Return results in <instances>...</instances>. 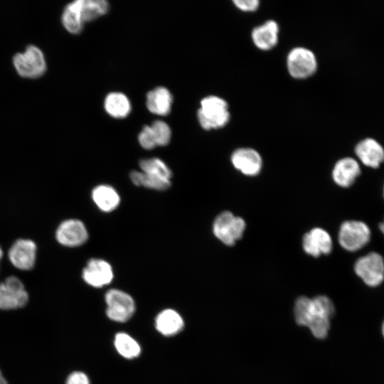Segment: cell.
<instances>
[{"label": "cell", "mask_w": 384, "mask_h": 384, "mask_svg": "<svg viewBox=\"0 0 384 384\" xmlns=\"http://www.w3.org/2000/svg\"><path fill=\"white\" fill-rule=\"evenodd\" d=\"M379 229L381 231V233L384 235V220L380 223Z\"/></svg>", "instance_id": "obj_32"}, {"label": "cell", "mask_w": 384, "mask_h": 384, "mask_svg": "<svg viewBox=\"0 0 384 384\" xmlns=\"http://www.w3.org/2000/svg\"><path fill=\"white\" fill-rule=\"evenodd\" d=\"M358 162L351 157L339 159L332 170L334 181L339 186L348 188L351 186L361 174Z\"/></svg>", "instance_id": "obj_16"}, {"label": "cell", "mask_w": 384, "mask_h": 384, "mask_svg": "<svg viewBox=\"0 0 384 384\" xmlns=\"http://www.w3.org/2000/svg\"><path fill=\"white\" fill-rule=\"evenodd\" d=\"M132 183L138 186H143L156 191H164L171 185V181H166L151 176L142 171H133L130 173Z\"/></svg>", "instance_id": "obj_25"}, {"label": "cell", "mask_w": 384, "mask_h": 384, "mask_svg": "<svg viewBox=\"0 0 384 384\" xmlns=\"http://www.w3.org/2000/svg\"><path fill=\"white\" fill-rule=\"evenodd\" d=\"M106 112L114 118H124L131 111V104L127 97L118 92L109 93L104 102Z\"/></svg>", "instance_id": "obj_21"}, {"label": "cell", "mask_w": 384, "mask_h": 384, "mask_svg": "<svg viewBox=\"0 0 384 384\" xmlns=\"http://www.w3.org/2000/svg\"><path fill=\"white\" fill-rule=\"evenodd\" d=\"M354 271L366 285L378 287L384 281V259L378 252H369L356 260Z\"/></svg>", "instance_id": "obj_6"}, {"label": "cell", "mask_w": 384, "mask_h": 384, "mask_svg": "<svg viewBox=\"0 0 384 384\" xmlns=\"http://www.w3.org/2000/svg\"><path fill=\"white\" fill-rule=\"evenodd\" d=\"M82 277L87 284L100 288L112 282L114 273L108 262L102 259L92 258L84 267Z\"/></svg>", "instance_id": "obj_12"}, {"label": "cell", "mask_w": 384, "mask_h": 384, "mask_svg": "<svg viewBox=\"0 0 384 384\" xmlns=\"http://www.w3.org/2000/svg\"><path fill=\"white\" fill-rule=\"evenodd\" d=\"M62 23L70 33L76 34L81 31L84 21L80 12V0L72 1L66 5L62 14Z\"/></svg>", "instance_id": "obj_22"}, {"label": "cell", "mask_w": 384, "mask_h": 384, "mask_svg": "<svg viewBox=\"0 0 384 384\" xmlns=\"http://www.w3.org/2000/svg\"><path fill=\"white\" fill-rule=\"evenodd\" d=\"M197 115L201 126L206 130L223 127L230 117L227 101L215 95L207 96L201 100Z\"/></svg>", "instance_id": "obj_2"}, {"label": "cell", "mask_w": 384, "mask_h": 384, "mask_svg": "<svg viewBox=\"0 0 384 384\" xmlns=\"http://www.w3.org/2000/svg\"><path fill=\"white\" fill-rule=\"evenodd\" d=\"M383 197H384V186H383Z\"/></svg>", "instance_id": "obj_35"}, {"label": "cell", "mask_w": 384, "mask_h": 384, "mask_svg": "<svg viewBox=\"0 0 384 384\" xmlns=\"http://www.w3.org/2000/svg\"><path fill=\"white\" fill-rule=\"evenodd\" d=\"M381 332H382V335H383V338H384V321H383V324H382V326H381Z\"/></svg>", "instance_id": "obj_34"}, {"label": "cell", "mask_w": 384, "mask_h": 384, "mask_svg": "<svg viewBox=\"0 0 384 384\" xmlns=\"http://www.w3.org/2000/svg\"><path fill=\"white\" fill-rule=\"evenodd\" d=\"M12 61L17 73L25 78H38L47 68L43 51L34 45H29L23 52L15 54Z\"/></svg>", "instance_id": "obj_3"}, {"label": "cell", "mask_w": 384, "mask_h": 384, "mask_svg": "<svg viewBox=\"0 0 384 384\" xmlns=\"http://www.w3.org/2000/svg\"><path fill=\"white\" fill-rule=\"evenodd\" d=\"M287 68L292 78L306 79L316 71L317 60L311 50L304 47H295L287 55Z\"/></svg>", "instance_id": "obj_7"}, {"label": "cell", "mask_w": 384, "mask_h": 384, "mask_svg": "<svg viewBox=\"0 0 384 384\" xmlns=\"http://www.w3.org/2000/svg\"><path fill=\"white\" fill-rule=\"evenodd\" d=\"M368 225L360 220H346L340 226L338 240L346 250L355 252L366 246L370 240Z\"/></svg>", "instance_id": "obj_4"}, {"label": "cell", "mask_w": 384, "mask_h": 384, "mask_svg": "<svg viewBox=\"0 0 384 384\" xmlns=\"http://www.w3.org/2000/svg\"><path fill=\"white\" fill-rule=\"evenodd\" d=\"M245 229V220L230 211L220 213L213 224V234L226 245H235L242 238Z\"/></svg>", "instance_id": "obj_5"}, {"label": "cell", "mask_w": 384, "mask_h": 384, "mask_svg": "<svg viewBox=\"0 0 384 384\" xmlns=\"http://www.w3.org/2000/svg\"><path fill=\"white\" fill-rule=\"evenodd\" d=\"M230 160L235 169L248 176L257 175L262 167L260 154L252 148L237 149L233 152Z\"/></svg>", "instance_id": "obj_13"}, {"label": "cell", "mask_w": 384, "mask_h": 384, "mask_svg": "<svg viewBox=\"0 0 384 384\" xmlns=\"http://www.w3.org/2000/svg\"><path fill=\"white\" fill-rule=\"evenodd\" d=\"M355 152L360 161L366 166L376 169L384 161V149L376 140L366 138L359 142Z\"/></svg>", "instance_id": "obj_15"}, {"label": "cell", "mask_w": 384, "mask_h": 384, "mask_svg": "<svg viewBox=\"0 0 384 384\" xmlns=\"http://www.w3.org/2000/svg\"><path fill=\"white\" fill-rule=\"evenodd\" d=\"M3 255H4L3 250L0 246V262H1V259H2V257H3Z\"/></svg>", "instance_id": "obj_33"}, {"label": "cell", "mask_w": 384, "mask_h": 384, "mask_svg": "<svg viewBox=\"0 0 384 384\" xmlns=\"http://www.w3.org/2000/svg\"><path fill=\"white\" fill-rule=\"evenodd\" d=\"M37 247L29 239H18L11 246L8 257L14 267L21 270H30L33 268L36 260Z\"/></svg>", "instance_id": "obj_10"}, {"label": "cell", "mask_w": 384, "mask_h": 384, "mask_svg": "<svg viewBox=\"0 0 384 384\" xmlns=\"http://www.w3.org/2000/svg\"><path fill=\"white\" fill-rule=\"evenodd\" d=\"M105 298L107 304L106 314L112 321H127L134 313V301L127 293L112 289L106 293Z\"/></svg>", "instance_id": "obj_8"}, {"label": "cell", "mask_w": 384, "mask_h": 384, "mask_svg": "<svg viewBox=\"0 0 384 384\" xmlns=\"http://www.w3.org/2000/svg\"><path fill=\"white\" fill-rule=\"evenodd\" d=\"M28 302V294L18 277L10 276L0 283V309L22 308Z\"/></svg>", "instance_id": "obj_9"}, {"label": "cell", "mask_w": 384, "mask_h": 384, "mask_svg": "<svg viewBox=\"0 0 384 384\" xmlns=\"http://www.w3.org/2000/svg\"><path fill=\"white\" fill-rule=\"evenodd\" d=\"M114 346L122 356L129 359L137 357L141 352L139 343L132 336L125 333L116 334Z\"/></svg>", "instance_id": "obj_24"}, {"label": "cell", "mask_w": 384, "mask_h": 384, "mask_svg": "<svg viewBox=\"0 0 384 384\" xmlns=\"http://www.w3.org/2000/svg\"><path fill=\"white\" fill-rule=\"evenodd\" d=\"M65 384H90L87 375L81 371H75L70 373Z\"/></svg>", "instance_id": "obj_30"}, {"label": "cell", "mask_w": 384, "mask_h": 384, "mask_svg": "<svg viewBox=\"0 0 384 384\" xmlns=\"http://www.w3.org/2000/svg\"><path fill=\"white\" fill-rule=\"evenodd\" d=\"M108 9L109 4L105 0H80V12L84 23L104 15Z\"/></svg>", "instance_id": "obj_26"}, {"label": "cell", "mask_w": 384, "mask_h": 384, "mask_svg": "<svg viewBox=\"0 0 384 384\" xmlns=\"http://www.w3.org/2000/svg\"><path fill=\"white\" fill-rule=\"evenodd\" d=\"M157 146H166L170 142L171 131L169 126L161 120H156L151 125Z\"/></svg>", "instance_id": "obj_27"}, {"label": "cell", "mask_w": 384, "mask_h": 384, "mask_svg": "<svg viewBox=\"0 0 384 384\" xmlns=\"http://www.w3.org/2000/svg\"><path fill=\"white\" fill-rule=\"evenodd\" d=\"M92 198L95 205L104 212L115 210L120 203V197L111 186L102 184L92 191Z\"/></svg>", "instance_id": "obj_20"}, {"label": "cell", "mask_w": 384, "mask_h": 384, "mask_svg": "<svg viewBox=\"0 0 384 384\" xmlns=\"http://www.w3.org/2000/svg\"><path fill=\"white\" fill-rule=\"evenodd\" d=\"M335 313L332 301L326 296L319 295L310 299L299 297L294 304V314L297 324L306 326L313 336L325 338L330 329V319Z\"/></svg>", "instance_id": "obj_1"}, {"label": "cell", "mask_w": 384, "mask_h": 384, "mask_svg": "<svg viewBox=\"0 0 384 384\" xmlns=\"http://www.w3.org/2000/svg\"><path fill=\"white\" fill-rule=\"evenodd\" d=\"M279 27L274 20H268L256 26L251 33L255 46L262 50H269L278 43Z\"/></svg>", "instance_id": "obj_17"}, {"label": "cell", "mask_w": 384, "mask_h": 384, "mask_svg": "<svg viewBox=\"0 0 384 384\" xmlns=\"http://www.w3.org/2000/svg\"><path fill=\"white\" fill-rule=\"evenodd\" d=\"M141 171L155 178L171 181L172 174L168 166L159 158H149L139 161Z\"/></svg>", "instance_id": "obj_23"}, {"label": "cell", "mask_w": 384, "mask_h": 384, "mask_svg": "<svg viewBox=\"0 0 384 384\" xmlns=\"http://www.w3.org/2000/svg\"><path fill=\"white\" fill-rule=\"evenodd\" d=\"M184 323L181 315L174 309L161 311L155 319L156 329L164 336H174L180 332Z\"/></svg>", "instance_id": "obj_19"}, {"label": "cell", "mask_w": 384, "mask_h": 384, "mask_svg": "<svg viewBox=\"0 0 384 384\" xmlns=\"http://www.w3.org/2000/svg\"><path fill=\"white\" fill-rule=\"evenodd\" d=\"M302 247L306 253L313 257L329 254L333 242L329 233L321 228H314L306 233L302 239Z\"/></svg>", "instance_id": "obj_14"}, {"label": "cell", "mask_w": 384, "mask_h": 384, "mask_svg": "<svg viewBox=\"0 0 384 384\" xmlns=\"http://www.w3.org/2000/svg\"><path fill=\"white\" fill-rule=\"evenodd\" d=\"M0 384H8L7 380L4 377L1 370H0Z\"/></svg>", "instance_id": "obj_31"}, {"label": "cell", "mask_w": 384, "mask_h": 384, "mask_svg": "<svg viewBox=\"0 0 384 384\" xmlns=\"http://www.w3.org/2000/svg\"><path fill=\"white\" fill-rule=\"evenodd\" d=\"M57 241L66 247H78L84 244L88 238V232L85 224L78 219L63 221L55 232Z\"/></svg>", "instance_id": "obj_11"}, {"label": "cell", "mask_w": 384, "mask_h": 384, "mask_svg": "<svg viewBox=\"0 0 384 384\" xmlns=\"http://www.w3.org/2000/svg\"><path fill=\"white\" fill-rule=\"evenodd\" d=\"M233 3L238 9L245 12L255 11L260 6L258 0H234Z\"/></svg>", "instance_id": "obj_29"}, {"label": "cell", "mask_w": 384, "mask_h": 384, "mask_svg": "<svg viewBox=\"0 0 384 384\" xmlns=\"http://www.w3.org/2000/svg\"><path fill=\"white\" fill-rule=\"evenodd\" d=\"M146 103L151 112L166 115L171 109L172 95L166 87H158L147 93Z\"/></svg>", "instance_id": "obj_18"}, {"label": "cell", "mask_w": 384, "mask_h": 384, "mask_svg": "<svg viewBox=\"0 0 384 384\" xmlns=\"http://www.w3.org/2000/svg\"><path fill=\"white\" fill-rule=\"evenodd\" d=\"M140 145L145 149H151L157 146L151 126H144L139 134Z\"/></svg>", "instance_id": "obj_28"}]
</instances>
